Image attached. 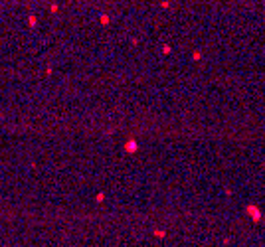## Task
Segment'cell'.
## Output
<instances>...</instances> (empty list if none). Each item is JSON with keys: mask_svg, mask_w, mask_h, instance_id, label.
I'll return each instance as SVG.
<instances>
[{"mask_svg": "<svg viewBox=\"0 0 265 247\" xmlns=\"http://www.w3.org/2000/svg\"><path fill=\"white\" fill-rule=\"evenodd\" d=\"M127 150H137V143H135V140L127 143Z\"/></svg>", "mask_w": 265, "mask_h": 247, "instance_id": "1", "label": "cell"}, {"mask_svg": "<svg viewBox=\"0 0 265 247\" xmlns=\"http://www.w3.org/2000/svg\"><path fill=\"white\" fill-rule=\"evenodd\" d=\"M101 24H109V16H107V14L101 16Z\"/></svg>", "mask_w": 265, "mask_h": 247, "instance_id": "2", "label": "cell"}, {"mask_svg": "<svg viewBox=\"0 0 265 247\" xmlns=\"http://www.w3.org/2000/svg\"><path fill=\"white\" fill-rule=\"evenodd\" d=\"M30 26H36V16H30Z\"/></svg>", "mask_w": 265, "mask_h": 247, "instance_id": "3", "label": "cell"}]
</instances>
